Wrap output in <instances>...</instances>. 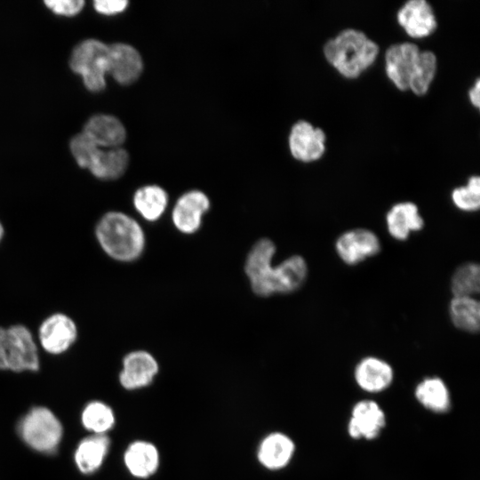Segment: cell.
<instances>
[{
	"instance_id": "obj_6",
	"label": "cell",
	"mask_w": 480,
	"mask_h": 480,
	"mask_svg": "<svg viewBox=\"0 0 480 480\" xmlns=\"http://www.w3.org/2000/svg\"><path fill=\"white\" fill-rule=\"evenodd\" d=\"M69 64L82 76L88 90L100 92L104 89L108 74L109 45L95 39L85 40L74 49Z\"/></svg>"
},
{
	"instance_id": "obj_16",
	"label": "cell",
	"mask_w": 480,
	"mask_h": 480,
	"mask_svg": "<svg viewBox=\"0 0 480 480\" xmlns=\"http://www.w3.org/2000/svg\"><path fill=\"white\" fill-rule=\"evenodd\" d=\"M354 378L364 391L379 393L391 385L394 371L386 361L375 356H366L356 364Z\"/></svg>"
},
{
	"instance_id": "obj_22",
	"label": "cell",
	"mask_w": 480,
	"mask_h": 480,
	"mask_svg": "<svg viewBox=\"0 0 480 480\" xmlns=\"http://www.w3.org/2000/svg\"><path fill=\"white\" fill-rule=\"evenodd\" d=\"M124 461L133 476L147 478L156 471L159 465V453L153 444L135 441L127 447Z\"/></svg>"
},
{
	"instance_id": "obj_24",
	"label": "cell",
	"mask_w": 480,
	"mask_h": 480,
	"mask_svg": "<svg viewBox=\"0 0 480 480\" xmlns=\"http://www.w3.org/2000/svg\"><path fill=\"white\" fill-rule=\"evenodd\" d=\"M168 204L166 191L157 185L140 188L133 196V205L143 219L148 221L159 220Z\"/></svg>"
},
{
	"instance_id": "obj_7",
	"label": "cell",
	"mask_w": 480,
	"mask_h": 480,
	"mask_svg": "<svg viewBox=\"0 0 480 480\" xmlns=\"http://www.w3.org/2000/svg\"><path fill=\"white\" fill-rule=\"evenodd\" d=\"M77 335V326L74 320L60 312L47 316L38 328L40 345L51 355L66 352L76 342Z\"/></svg>"
},
{
	"instance_id": "obj_20",
	"label": "cell",
	"mask_w": 480,
	"mask_h": 480,
	"mask_svg": "<svg viewBox=\"0 0 480 480\" xmlns=\"http://www.w3.org/2000/svg\"><path fill=\"white\" fill-rule=\"evenodd\" d=\"M129 164L128 153L121 148L101 150L96 147L92 153L86 169L101 180H116L125 172Z\"/></svg>"
},
{
	"instance_id": "obj_27",
	"label": "cell",
	"mask_w": 480,
	"mask_h": 480,
	"mask_svg": "<svg viewBox=\"0 0 480 480\" xmlns=\"http://www.w3.org/2000/svg\"><path fill=\"white\" fill-rule=\"evenodd\" d=\"M480 268L474 262L460 266L452 276L451 289L453 297H473L479 292Z\"/></svg>"
},
{
	"instance_id": "obj_1",
	"label": "cell",
	"mask_w": 480,
	"mask_h": 480,
	"mask_svg": "<svg viewBox=\"0 0 480 480\" xmlns=\"http://www.w3.org/2000/svg\"><path fill=\"white\" fill-rule=\"evenodd\" d=\"M275 252V244L268 238H261L247 255L245 274L253 292L259 296L295 292L307 277L308 266L301 256L292 255L273 267Z\"/></svg>"
},
{
	"instance_id": "obj_2",
	"label": "cell",
	"mask_w": 480,
	"mask_h": 480,
	"mask_svg": "<svg viewBox=\"0 0 480 480\" xmlns=\"http://www.w3.org/2000/svg\"><path fill=\"white\" fill-rule=\"evenodd\" d=\"M95 236L105 253L117 261H134L145 250L142 228L124 212L105 213L96 224Z\"/></svg>"
},
{
	"instance_id": "obj_15",
	"label": "cell",
	"mask_w": 480,
	"mask_h": 480,
	"mask_svg": "<svg viewBox=\"0 0 480 480\" xmlns=\"http://www.w3.org/2000/svg\"><path fill=\"white\" fill-rule=\"evenodd\" d=\"M143 70L139 52L130 44L116 43L109 45L108 74L119 84L127 85L135 82Z\"/></svg>"
},
{
	"instance_id": "obj_25",
	"label": "cell",
	"mask_w": 480,
	"mask_h": 480,
	"mask_svg": "<svg viewBox=\"0 0 480 480\" xmlns=\"http://www.w3.org/2000/svg\"><path fill=\"white\" fill-rule=\"evenodd\" d=\"M452 324L458 329L476 332L480 326V306L474 297H453L449 305Z\"/></svg>"
},
{
	"instance_id": "obj_9",
	"label": "cell",
	"mask_w": 480,
	"mask_h": 480,
	"mask_svg": "<svg viewBox=\"0 0 480 480\" xmlns=\"http://www.w3.org/2000/svg\"><path fill=\"white\" fill-rule=\"evenodd\" d=\"M335 250L343 262L355 265L376 255L380 250V243L372 231L355 228L344 232L338 237Z\"/></svg>"
},
{
	"instance_id": "obj_8",
	"label": "cell",
	"mask_w": 480,
	"mask_h": 480,
	"mask_svg": "<svg viewBox=\"0 0 480 480\" xmlns=\"http://www.w3.org/2000/svg\"><path fill=\"white\" fill-rule=\"evenodd\" d=\"M420 53L417 44L401 42L391 44L385 52L387 76L400 90H406Z\"/></svg>"
},
{
	"instance_id": "obj_19",
	"label": "cell",
	"mask_w": 480,
	"mask_h": 480,
	"mask_svg": "<svg viewBox=\"0 0 480 480\" xmlns=\"http://www.w3.org/2000/svg\"><path fill=\"white\" fill-rule=\"evenodd\" d=\"M83 133L99 148H118L126 137L123 124L108 115L92 116L84 125Z\"/></svg>"
},
{
	"instance_id": "obj_11",
	"label": "cell",
	"mask_w": 480,
	"mask_h": 480,
	"mask_svg": "<svg viewBox=\"0 0 480 480\" xmlns=\"http://www.w3.org/2000/svg\"><path fill=\"white\" fill-rule=\"evenodd\" d=\"M325 133L309 122L300 120L295 123L289 135V148L292 156L302 162L320 158L325 150Z\"/></svg>"
},
{
	"instance_id": "obj_4",
	"label": "cell",
	"mask_w": 480,
	"mask_h": 480,
	"mask_svg": "<svg viewBox=\"0 0 480 480\" xmlns=\"http://www.w3.org/2000/svg\"><path fill=\"white\" fill-rule=\"evenodd\" d=\"M39 368L37 345L30 330L20 324L0 326V370L21 372Z\"/></svg>"
},
{
	"instance_id": "obj_26",
	"label": "cell",
	"mask_w": 480,
	"mask_h": 480,
	"mask_svg": "<svg viewBox=\"0 0 480 480\" xmlns=\"http://www.w3.org/2000/svg\"><path fill=\"white\" fill-rule=\"evenodd\" d=\"M81 421L84 428L92 434L106 435L115 424V416L108 404L92 401L84 406Z\"/></svg>"
},
{
	"instance_id": "obj_13",
	"label": "cell",
	"mask_w": 480,
	"mask_h": 480,
	"mask_svg": "<svg viewBox=\"0 0 480 480\" xmlns=\"http://www.w3.org/2000/svg\"><path fill=\"white\" fill-rule=\"evenodd\" d=\"M157 372L155 357L145 350H136L124 357L119 381L125 389H138L149 385Z\"/></svg>"
},
{
	"instance_id": "obj_32",
	"label": "cell",
	"mask_w": 480,
	"mask_h": 480,
	"mask_svg": "<svg viewBox=\"0 0 480 480\" xmlns=\"http://www.w3.org/2000/svg\"><path fill=\"white\" fill-rule=\"evenodd\" d=\"M479 87H480V81H479V78H477L476 80L474 85L470 88V90L468 92L469 99H470L472 104L475 105L476 108L479 107V101H480V98H479L480 90H479Z\"/></svg>"
},
{
	"instance_id": "obj_23",
	"label": "cell",
	"mask_w": 480,
	"mask_h": 480,
	"mask_svg": "<svg viewBox=\"0 0 480 480\" xmlns=\"http://www.w3.org/2000/svg\"><path fill=\"white\" fill-rule=\"evenodd\" d=\"M416 400L436 413L446 412L451 407V396L444 381L439 377L423 379L415 388Z\"/></svg>"
},
{
	"instance_id": "obj_28",
	"label": "cell",
	"mask_w": 480,
	"mask_h": 480,
	"mask_svg": "<svg viewBox=\"0 0 480 480\" xmlns=\"http://www.w3.org/2000/svg\"><path fill=\"white\" fill-rule=\"evenodd\" d=\"M436 70V56L428 50L420 51L416 68L411 76L408 89L415 94L427 92Z\"/></svg>"
},
{
	"instance_id": "obj_14",
	"label": "cell",
	"mask_w": 480,
	"mask_h": 480,
	"mask_svg": "<svg viewBox=\"0 0 480 480\" xmlns=\"http://www.w3.org/2000/svg\"><path fill=\"white\" fill-rule=\"evenodd\" d=\"M396 18L412 37L428 36L437 26L433 8L426 0H408L399 8Z\"/></svg>"
},
{
	"instance_id": "obj_31",
	"label": "cell",
	"mask_w": 480,
	"mask_h": 480,
	"mask_svg": "<svg viewBox=\"0 0 480 480\" xmlns=\"http://www.w3.org/2000/svg\"><path fill=\"white\" fill-rule=\"evenodd\" d=\"M128 2L124 0H97L94 8L97 12L106 15L122 12L127 7Z\"/></svg>"
},
{
	"instance_id": "obj_30",
	"label": "cell",
	"mask_w": 480,
	"mask_h": 480,
	"mask_svg": "<svg viewBox=\"0 0 480 480\" xmlns=\"http://www.w3.org/2000/svg\"><path fill=\"white\" fill-rule=\"evenodd\" d=\"M44 3L53 12L66 16L76 15L82 10L84 4L81 0H52Z\"/></svg>"
},
{
	"instance_id": "obj_33",
	"label": "cell",
	"mask_w": 480,
	"mask_h": 480,
	"mask_svg": "<svg viewBox=\"0 0 480 480\" xmlns=\"http://www.w3.org/2000/svg\"><path fill=\"white\" fill-rule=\"evenodd\" d=\"M4 228L2 222L0 221V243L4 237Z\"/></svg>"
},
{
	"instance_id": "obj_17",
	"label": "cell",
	"mask_w": 480,
	"mask_h": 480,
	"mask_svg": "<svg viewBox=\"0 0 480 480\" xmlns=\"http://www.w3.org/2000/svg\"><path fill=\"white\" fill-rule=\"evenodd\" d=\"M386 223L390 236L399 241L406 240L412 232L424 227L423 218L417 205L412 202L394 204L387 212Z\"/></svg>"
},
{
	"instance_id": "obj_12",
	"label": "cell",
	"mask_w": 480,
	"mask_h": 480,
	"mask_svg": "<svg viewBox=\"0 0 480 480\" xmlns=\"http://www.w3.org/2000/svg\"><path fill=\"white\" fill-rule=\"evenodd\" d=\"M386 426V415L375 401L362 400L352 408L348 433L353 439H375Z\"/></svg>"
},
{
	"instance_id": "obj_10",
	"label": "cell",
	"mask_w": 480,
	"mask_h": 480,
	"mask_svg": "<svg viewBox=\"0 0 480 480\" xmlns=\"http://www.w3.org/2000/svg\"><path fill=\"white\" fill-rule=\"evenodd\" d=\"M208 196L200 190H190L180 196L172 212L175 228L183 234H194L201 225L203 216L210 209Z\"/></svg>"
},
{
	"instance_id": "obj_21",
	"label": "cell",
	"mask_w": 480,
	"mask_h": 480,
	"mask_svg": "<svg viewBox=\"0 0 480 480\" xmlns=\"http://www.w3.org/2000/svg\"><path fill=\"white\" fill-rule=\"evenodd\" d=\"M110 440L107 435L92 434L82 439L74 454L78 470L85 475L98 470L109 449Z\"/></svg>"
},
{
	"instance_id": "obj_5",
	"label": "cell",
	"mask_w": 480,
	"mask_h": 480,
	"mask_svg": "<svg viewBox=\"0 0 480 480\" xmlns=\"http://www.w3.org/2000/svg\"><path fill=\"white\" fill-rule=\"evenodd\" d=\"M18 434L31 449L41 453L52 454L60 444L63 428L51 410L44 406H36L19 421Z\"/></svg>"
},
{
	"instance_id": "obj_18",
	"label": "cell",
	"mask_w": 480,
	"mask_h": 480,
	"mask_svg": "<svg viewBox=\"0 0 480 480\" xmlns=\"http://www.w3.org/2000/svg\"><path fill=\"white\" fill-rule=\"evenodd\" d=\"M295 452L293 441L285 434L275 432L260 443L258 459L262 466L271 470L281 469L291 461Z\"/></svg>"
},
{
	"instance_id": "obj_29",
	"label": "cell",
	"mask_w": 480,
	"mask_h": 480,
	"mask_svg": "<svg viewBox=\"0 0 480 480\" xmlns=\"http://www.w3.org/2000/svg\"><path fill=\"white\" fill-rule=\"evenodd\" d=\"M453 204L461 211L474 212L480 206V178L471 176L467 185L454 188L452 192Z\"/></svg>"
},
{
	"instance_id": "obj_3",
	"label": "cell",
	"mask_w": 480,
	"mask_h": 480,
	"mask_svg": "<svg viewBox=\"0 0 480 480\" xmlns=\"http://www.w3.org/2000/svg\"><path fill=\"white\" fill-rule=\"evenodd\" d=\"M378 44L361 30L345 28L324 45V53L342 76L354 78L372 64Z\"/></svg>"
}]
</instances>
